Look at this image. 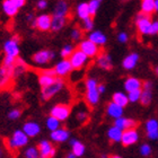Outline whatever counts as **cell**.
<instances>
[{
    "label": "cell",
    "mask_w": 158,
    "mask_h": 158,
    "mask_svg": "<svg viewBox=\"0 0 158 158\" xmlns=\"http://www.w3.org/2000/svg\"><path fill=\"white\" fill-rule=\"evenodd\" d=\"M88 60V56H85L80 50H75L73 54L70 56V64L73 67V69H80L85 66L86 62Z\"/></svg>",
    "instance_id": "10"
},
{
    "label": "cell",
    "mask_w": 158,
    "mask_h": 158,
    "mask_svg": "<svg viewBox=\"0 0 158 158\" xmlns=\"http://www.w3.org/2000/svg\"><path fill=\"white\" fill-rule=\"evenodd\" d=\"M139 140V133L135 129H129L122 133L121 142L124 146H131Z\"/></svg>",
    "instance_id": "13"
},
{
    "label": "cell",
    "mask_w": 158,
    "mask_h": 158,
    "mask_svg": "<svg viewBox=\"0 0 158 158\" xmlns=\"http://www.w3.org/2000/svg\"><path fill=\"white\" fill-rule=\"evenodd\" d=\"M140 97H141V89H139V90H135V92H131L128 94V99H129V103H135L140 101Z\"/></svg>",
    "instance_id": "38"
},
{
    "label": "cell",
    "mask_w": 158,
    "mask_h": 158,
    "mask_svg": "<svg viewBox=\"0 0 158 158\" xmlns=\"http://www.w3.org/2000/svg\"><path fill=\"white\" fill-rule=\"evenodd\" d=\"M54 69V73H56V76H59L60 78L63 76H66L68 73H71V70H73V67L70 64V61L67 59H63L61 61L56 63V67L53 68Z\"/></svg>",
    "instance_id": "15"
},
{
    "label": "cell",
    "mask_w": 158,
    "mask_h": 158,
    "mask_svg": "<svg viewBox=\"0 0 158 158\" xmlns=\"http://www.w3.org/2000/svg\"><path fill=\"white\" fill-rule=\"evenodd\" d=\"M118 42H120V43H125V42H128L129 35H128L127 33H125V32H121V33H118Z\"/></svg>",
    "instance_id": "44"
},
{
    "label": "cell",
    "mask_w": 158,
    "mask_h": 158,
    "mask_svg": "<svg viewBox=\"0 0 158 158\" xmlns=\"http://www.w3.org/2000/svg\"><path fill=\"white\" fill-rule=\"evenodd\" d=\"M140 154H141L142 156H149L150 154H152V147L149 145H147V143H145V145H142L141 147H140Z\"/></svg>",
    "instance_id": "43"
},
{
    "label": "cell",
    "mask_w": 158,
    "mask_h": 158,
    "mask_svg": "<svg viewBox=\"0 0 158 158\" xmlns=\"http://www.w3.org/2000/svg\"><path fill=\"white\" fill-rule=\"evenodd\" d=\"M63 86H64L63 79L60 78V77H56V81L53 82L52 85H50L49 87H46V88H42V98L44 99V101L50 99L51 97H53V96L56 95V94L61 92V89L63 88Z\"/></svg>",
    "instance_id": "5"
},
{
    "label": "cell",
    "mask_w": 158,
    "mask_h": 158,
    "mask_svg": "<svg viewBox=\"0 0 158 158\" xmlns=\"http://www.w3.org/2000/svg\"><path fill=\"white\" fill-rule=\"evenodd\" d=\"M56 77H48V76H43V75H40L39 77V82L42 88H46L49 87L50 85H52L53 82L56 81Z\"/></svg>",
    "instance_id": "33"
},
{
    "label": "cell",
    "mask_w": 158,
    "mask_h": 158,
    "mask_svg": "<svg viewBox=\"0 0 158 158\" xmlns=\"http://www.w3.org/2000/svg\"><path fill=\"white\" fill-rule=\"evenodd\" d=\"M66 158H77V157H76V156H75V155H73V154H69V155L67 156Z\"/></svg>",
    "instance_id": "53"
},
{
    "label": "cell",
    "mask_w": 158,
    "mask_h": 158,
    "mask_svg": "<svg viewBox=\"0 0 158 158\" xmlns=\"http://www.w3.org/2000/svg\"><path fill=\"white\" fill-rule=\"evenodd\" d=\"M152 99V89H143L141 92L140 102L142 105H148Z\"/></svg>",
    "instance_id": "31"
},
{
    "label": "cell",
    "mask_w": 158,
    "mask_h": 158,
    "mask_svg": "<svg viewBox=\"0 0 158 158\" xmlns=\"http://www.w3.org/2000/svg\"><path fill=\"white\" fill-rule=\"evenodd\" d=\"M88 116H89V113L86 109L78 110L76 113V120L79 122V123H84V122H86L87 120H88Z\"/></svg>",
    "instance_id": "35"
},
{
    "label": "cell",
    "mask_w": 158,
    "mask_h": 158,
    "mask_svg": "<svg viewBox=\"0 0 158 158\" xmlns=\"http://www.w3.org/2000/svg\"><path fill=\"white\" fill-rule=\"evenodd\" d=\"M102 158H107V156H106V155H102Z\"/></svg>",
    "instance_id": "55"
},
{
    "label": "cell",
    "mask_w": 158,
    "mask_h": 158,
    "mask_svg": "<svg viewBox=\"0 0 158 158\" xmlns=\"http://www.w3.org/2000/svg\"><path fill=\"white\" fill-rule=\"evenodd\" d=\"M35 18H36V17H34V15L32 13L27 14L26 15V20L28 22V23H31V25H32L33 27L35 26Z\"/></svg>",
    "instance_id": "48"
},
{
    "label": "cell",
    "mask_w": 158,
    "mask_h": 158,
    "mask_svg": "<svg viewBox=\"0 0 158 158\" xmlns=\"http://www.w3.org/2000/svg\"><path fill=\"white\" fill-rule=\"evenodd\" d=\"M27 143H28V137L24 133L23 130H16V131H14L11 137L7 141L8 148L11 149V150L23 148Z\"/></svg>",
    "instance_id": "2"
},
{
    "label": "cell",
    "mask_w": 158,
    "mask_h": 158,
    "mask_svg": "<svg viewBox=\"0 0 158 158\" xmlns=\"http://www.w3.org/2000/svg\"><path fill=\"white\" fill-rule=\"evenodd\" d=\"M156 73H157V76H158V67L156 68Z\"/></svg>",
    "instance_id": "56"
},
{
    "label": "cell",
    "mask_w": 158,
    "mask_h": 158,
    "mask_svg": "<svg viewBox=\"0 0 158 158\" xmlns=\"http://www.w3.org/2000/svg\"><path fill=\"white\" fill-rule=\"evenodd\" d=\"M24 155H25V158H39L40 157L37 147H33V146H32V147H28V148L25 150Z\"/></svg>",
    "instance_id": "37"
},
{
    "label": "cell",
    "mask_w": 158,
    "mask_h": 158,
    "mask_svg": "<svg viewBox=\"0 0 158 158\" xmlns=\"http://www.w3.org/2000/svg\"><path fill=\"white\" fill-rule=\"evenodd\" d=\"M88 40L90 42H93L94 44H96L97 46H102L105 45L106 42H107V37H106L105 34H103L101 31H94V32H90L88 35Z\"/></svg>",
    "instance_id": "17"
},
{
    "label": "cell",
    "mask_w": 158,
    "mask_h": 158,
    "mask_svg": "<svg viewBox=\"0 0 158 158\" xmlns=\"http://www.w3.org/2000/svg\"><path fill=\"white\" fill-rule=\"evenodd\" d=\"M22 130L28 138H34L41 132V125L35 121H27L24 123Z\"/></svg>",
    "instance_id": "12"
},
{
    "label": "cell",
    "mask_w": 158,
    "mask_h": 158,
    "mask_svg": "<svg viewBox=\"0 0 158 158\" xmlns=\"http://www.w3.org/2000/svg\"><path fill=\"white\" fill-rule=\"evenodd\" d=\"M122 133H123V132H122L120 129L115 128L114 125L111 127V128L109 129V131H107V135H109V138L111 139L112 141H115V142L121 141Z\"/></svg>",
    "instance_id": "28"
},
{
    "label": "cell",
    "mask_w": 158,
    "mask_h": 158,
    "mask_svg": "<svg viewBox=\"0 0 158 158\" xmlns=\"http://www.w3.org/2000/svg\"><path fill=\"white\" fill-rule=\"evenodd\" d=\"M51 139H52L53 141L56 142H64L67 141L70 137V133L69 131L64 128H59L58 130L56 131L51 132V135H50Z\"/></svg>",
    "instance_id": "18"
},
{
    "label": "cell",
    "mask_w": 158,
    "mask_h": 158,
    "mask_svg": "<svg viewBox=\"0 0 158 158\" xmlns=\"http://www.w3.org/2000/svg\"><path fill=\"white\" fill-rule=\"evenodd\" d=\"M77 15L80 19H86V18H88L90 17L89 15V9H88V2H80L78 3V6H77Z\"/></svg>",
    "instance_id": "27"
},
{
    "label": "cell",
    "mask_w": 158,
    "mask_h": 158,
    "mask_svg": "<svg viewBox=\"0 0 158 158\" xmlns=\"http://www.w3.org/2000/svg\"><path fill=\"white\" fill-rule=\"evenodd\" d=\"M139 61V54L138 53H130L129 56H127L122 62V66L125 70H131L133 69L137 63Z\"/></svg>",
    "instance_id": "20"
},
{
    "label": "cell",
    "mask_w": 158,
    "mask_h": 158,
    "mask_svg": "<svg viewBox=\"0 0 158 158\" xmlns=\"http://www.w3.org/2000/svg\"><path fill=\"white\" fill-rule=\"evenodd\" d=\"M157 33H158V20H155V22L152 23L149 34H157Z\"/></svg>",
    "instance_id": "47"
},
{
    "label": "cell",
    "mask_w": 158,
    "mask_h": 158,
    "mask_svg": "<svg viewBox=\"0 0 158 158\" xmlns=\"http://www.w3.org/2000/svg\"><path fill=\"white\" fill-rule=\"evenodd\" d=\"M146 130H147V133L148 132H155L158 131V121L155 118H150L146 122Z\"/></svg>",
    "instance_id": "36"
},
{
    "label": "cell",
    "mask_w": 158,
    "mask_h": 158,
    "mask_svg": "<svg viewBox=\"0 0 158 158\" xmlns=\"http://www.w3.org/2000/svg\"><path fill=\"white\" fill-rule=\"evenodd\" d=\"M97 63H98L99 68H102V69H106V70L111 69L112 68V59H111V56L106 54V53L98 54L97 56Z\"/></svg>",
    "instance_id": "22"
},
{
    "label": "cell",
    "mask_w": 158,
    "mask_h": 158,
    "mask_svg": "<svg viewBox=\"0 0 158 158\" xmlns=\"http://www.w3.org/2000/svg\"><path fill=\"white\" fill-rule=\"evenodd\" d=\"M46 128L51 130V132L56 131L58 129L60 128V121H58L56 118H53V116L50 115L49 118H46Z\"/></svg>",
    "instance_id": "32"
},
{
    "label": "cell",
    "mask_w": 158,
    "mask_h": 158,
    "mask_svg": "<svg viewBox=\"0 0 158 158\" xmlns=\"http://www.w3.org/2000/svg\"><path fill=\"white\" fill-rule=\"evenodd\" d=\"M71 110L66 104H58L51 109V116L56 118L58 121H66L69 118Z\"/></svg>",
    "instance_id": "7"
},
{
    "label": "cell",
    "mask_w": 158,
    "mask_h": 158,
    "mask_svg": "<svg viewBox=\"0 0 158 158\" xmlns=\"http://www.w3.org/2000/svg\"><path fill=\"white\" fill-rule=\"evenodd\" d=\"M2 156H3V149H2V147L0 146V158H2Z\"/></svg>",
    "instance_id": "51"
},
{
    "label": "cell",
    "mask_w": 158,
    "mask_h": 158,
    "mask_svg": "<svg viewBox=\"0 0 158 158\" xmlns=\"http://www.w3.org/2000/svg\"><path fill=\"white\" fill-rule=\"evenodd\" d=\"M69 13V5L66 1H58L54 7V14L56 16H61V17H67Z\"/></svg>",
    "instance_id": "25"
},
{
    "label": "cell",
    "mask_w": 158,
    "mask_h": 158,
    "mask_svg": "<svg viewBox=\"0 0 158 158\" xmlns=\"http://www.w3.org/2000/svg\"><path fill=\"white\" fill-rule=\"evenodd\" d=\"M36 7H37V9H40V10L45 9L46 7H48V1H46V0H39L36 2Z\"/></svg>",
    "instance_id": "46"
},
{
    "label": "cell",
    "mask_w": 158,
    "mask_h": 158,
    "mask_svg": "<svg viewBox=\"0 0 158 158\" xmlns=\"http://www.w3.org/2000/svg\"><path fill=\"white\" fill-rule=\"evenodd\" d=\"M82 26H84L85 31H92L94 28V20L92 17H88V18L82 20Z\"/></svg>",
    "instance_id": "41"
},
{
    "label": "cell",
    "mask_w": 158,
    "mask_h": 158,
    "mask_svg": "<svg viewBox=\"0 0 158 158\" xmlns=\"http://www.w3.org/2000/svg\"><path fill=\"white\" fill-rule=\"evenodd\" d=\"M37 150H39L40 157L41 158H52L56 155V148L48 140L40 141L39 146H37Z\"/></svg>",
    "instance_id": "11"
},
{
    "label": "cell",
    "mask_w": 158,
    "mask_h": 158,
    "mask_svg": "<svg viewBox=\"0 0 158 158\" xmlns=\"http://www.w3.org/2000/svg\"><path fill=\"white\" fill-rule=\"evenodd\" d=\"M11 76H13V70H8L1 67L0 68V87L6 85Z\"/></svg>",
    "instance_id": "29"
},
{
    "label": "cell",
    "mask_w": 158,
    "mask_h": 158,
    "mask_svg": "<svg viewBox=\"0 0 158 158\" xmlns=\"http://www.w3.org/2000/svg\"><path fill=\"white\" fill-rule=\"evenodd\" d=\"M104 92H105V86L102 85V84H101V85H98V93H99V95H101V94H103Z\"/></svg>",
    "instance_id": "50"
},
{
    "label": "cell",
    "mask_w": 158,
    "mask_h": 158,
    "mask_svg": "<svg viewBox=\"0 0 158 158\" xmlns=\"http://www.w3.org/2000/svg\"><path fill=\"white\" fill-rule=\"evenodd\" d=\"M70 145L73 147V152H71V154H73L76 157H81V156L85 154V149H86L85 146L82 145L79 140H77V139H75V138L70 139Z\"/></svg>",
    "instance_id": "24"
},
{
    "label": "cell",
    "mask_w": 158,
    "mask_h": 158,
    "mask_svg": "<svg viewBox=\"0 0 158 158\" xmlns=\"http://www.w3.org/2000/svg\"><path fill=\"white\" fill-rule=\"evenodd\" d=\"M78 50H80L85 56H87L88 58H94V56H98L99 49L98 46L94 44L93 42H90L89 40H84L79 43Z\"/></svg>",
    "instance_id": "8"
},
{
    "label": "cell",
    "mask_w": 158,
    "mask_h": 158,
    "mask_svg": "<svg viewBox=\"0 0 158 158\" xmlns=\"http://www.w3.org/2000/svg\"><path fill=\"white\" fill-rule=\"evenodd\" d=\"M101 3H102L101 0H92V1H89L88 2V9H89V15H90V16L96 15L99 6H101Z\"/></svg>",
    "instance_id": "34"
},
{
    "label": "cell",
    "mask_w": 158,
    "mask_h": 158,
    "mask_svg": "<svg viewBox=\"0 0 158 158\" xmlns=\"http://www.w3.org/2000/svg\"><path fill=\"white\" fill-rule=\"evenodd\" d=\"M73 51H75V50H73V46L71 45V44H67V45H64L62 49H61L60 54H61L62 58H68V56H70L73 54Z\"/></svg>",
    "instance_id": "39"
},
{
    "label": "cell",
    "mask_w": 158,
    "mask_h": 158,
    "mask_svg": "<svg viewBox=\"0 0 158 158\" xmlns=\"http://www.w3.org/2000/svg\"><path fill=\"white\" fill-rule=\"evenodd\" d=\"M112 102L115 103L116 105L121 106V107H123V109H124L125 106L128 105V103H129L128 95H125L124 93H122V92L114 93L113 98H112Z\"/></svg>",
    "instance_id": "26"
},
{
    "label": "cell",
    "mask_w": 158,
    "mask_h": 158,
    "mask_svg": "<svg viewBox=\"0 0 158 158\" xmlns=\"http://www.w3.org/2000/svg\"><path fill=\"white\" fill-rule=\"evenodd\" d=\"M20 115H22V111L18 109H13V110H10L9 112H8V118L9 120H17V118H19Z\"/></svg>",
    "instance_id": "40"
},
{
    "label": "cell",
    "mask_w": 158,
    "mask_h": 158,
    "mask_svg": "<svg viewBox=\"0 0 158 158\" xmlns=\"http://www.w3.org/2000/svg\"><path fill=\"white\" fill-rule=\"evenodd\" d=\"M25 0H3L2 1V11L8 17L15 16L22 7L25 6Z\"/></svg>",
    "instance_id": "4"
},
{
    "label": "cell",
    "mask_w": 158,
    "mask_h": 158,
    "mask_svg": "<svg viewBox=\"0 0 158 158\" xmlns=\"http://www.w3.org/2000/svg\"><path fill=\"white\" fill-rule=\"evenodd\" d=\"M3 52L6 56L9 58H14L17 59L19 56V39L18 36H13L9 40H7L6 42L3 43Z\"/></svg>",
    "instance_id": "3"
},
{
    "label": "cell",
    "mask_w": 158,
    "mask_h": 158,
    "mask_svg": "<svg viewBox=\"0 0 158 158\" xmlns=\"http://www.w3.org/2000/svg\"><path fill=\"white\" fill-rule=\"evenodd\" d=\"M86 101L89 105H96L99 101V93H98V84L95 79L89 78L86 80Z\"/></svg>",
    "instance_id": "1"
},
{
    "label": "cell",
    "mask_w": 158,
    "mask_h": 158,
    "mask_svg": "<svg viewBox=\"0 0 158 158\" xmlns=\"http://www.w3.org/2000/svg\"><path fill=\"white\" fill-rule=\"evenodd\" d=\"M106 113L109 114V116L116 120V118H120L123 116V107L116 105L115 103L111 102L106 107Z\"/></svg>",
    "instance_id": "19"
},
{
    "label": "cell",
    "mask_w": 158,
    "mask_h": 158,
    "mask_svg": "<svg viewBox=\"0 0 158 158\" xmlns=\"http://www.w3.org/2000/svg\"><path fill=\"white\" fill-rule=\"evenodd\" d=\"M150 26H152V19L149 15L146 14H139L137 17V28L139 33L142 35H148L150 32Z\"/></svg>",
    "instance_id": "9"
},
{
    "label": "cell",
    "mask_w": 158,
    "mask_h": 158,
    "mask_svg": "<svg viewBox=\"0 0 158 158\" xmlns=\"http://www.w3.org/2000/svg\"><path fill=\"white\" fill-rule=\"evenodd\" d=\"M41 75L43 76H48V77H56V73H54V69H44L41 71Z\"/></svg>",
    "instance_id": "45"
},
{
    "label": "cell",
    "mask_w": 158,
    "mask_h": 158,
    "mask_svg": "<svg viewBox=\"0 0 158 158\" xmlns=\"http://www.w3.org/2000/svg\"><path fill=\"white\" fill-rule=\"evenodd\" d=\"M110 158H121V157H120V156H115V155H114V156H111Z\"/></svg>",
    "instance_id": "54"
},
{
    "label": "cell",
    "mask_w": 158,
    "mask_h": 158,
    "mask_svg": "<svg viewBox=\"0 0 158 158\" xmlns=\"http://www.w3.org/2000/svg\"><path fill=\"white\" fill-rule=\"evenodd\" d=\"M81 30L80 28H78V27H75V28H73V31H71V34H70V36H71V39H73V41H75V42H77V41H79V40L81 39Z\"/></svg>",
    "instance_id": "42"
},
{
    "label": "cell",
    "mask_w": 158,
    "mask_h": 158,
    "mask_svg": "<svg viewBox=\"0 0 158 158\" xmlns=\"http://www.w3.org/2000/svg\"><path fill=\"white\" fill-rule=\"evenodd\" d=\"M155 10L158 11V0H155Z\"/></svg>",
    "instance_id": "52"
},
{
    "label": "cell",
    "mask_w": 158,
    "mask_h": 158,
    "mask_svg": "<svg viewBox=\"0 0 158 158\" xmlns=\"http://www.w3.org/2000/svg\"><path fill=\"white\" fill-rule=\"evenodd\" d=\"M51 20H52V17L48 15V14H42L35 18V26L36 28H39L40 31L42 32H45V31L51 30Z\"/></svg>",
    "instance_id": "14"
},
{
    "label": "cell",
    "mask_w": 158,
    "mask_h": 158,
    "mask_svg": "<svg viewBox=\"0 0 158 158\" xmlns=\"http://www.w3.org/2000/svg\"><path fill=\"white\" fill-rule=\"evenodd\" d=\"M142 14L150 15L155 10V0H143L141 2Z\"/></svg>",
    "instance_id": "30"
},
{
    "label": "cell",
    "mask_w": 158,
    "mask_h": 158,
    "mask_svg": "<svg viewBox=\"0 0 158 158\" xmlns=\"http://www.w3.org/2000/svg\"><path fill=\"white\" fill-rule=\"evenodd\" d=\"M141 86H142V82L138 78H135V77H129L124 81V89L128 93L139 90V89L141 88Z\"/></svg>",
    "instance_id": "21"
},
{
    "label": "cell",
    "mask_w": 158,
    "mask_h": 158,
    "mask_svg": "<svg viewBox=\"0 0 158 158\" xmlns=\"http://www.w3.org/2000/svg\"><path fill=\"white\" fill-rule=\"evenodd\" d=\"M56 58V53L50 50H41L39 52H36L32 56V61L37 66H43L49 63L51 60Z\"/></svg>",
    "instance_id": "6"
},
{
    "label": "cell",
    "mask_w": 158,
    "mask_h": 158,
    "mask_svg": "<svg viewBox=\"0 0 158 158\" xmlns=\"http://www.w3.org/2000/svg\"><path fill=\"white\" fill-rule=\"evenodd\" d=\"M67 23V17H61V16H56L53 15L52 20H51V30L53 32H58L61 28L64 27Z\"/></svg>",
    "instance_id": "23"
},
{
    "label": "cell",
    "mask_w": 158,
    "mask_h": 158,
    "mask_svg": "<svg viewBox=\"0 0 158 158\" xmlns=\"http://www.w3.org/2000/svg\"><path fill=\"white\" fill-rule=\"evenodd\" d=\"M147 135H148L149 139H152V140H156V139H158V131L148 132V133H147Z\"/></svg>",
    "instance_id": "49"
},
{
    "label": "cell",
    "mask_w": 158,
    "mask_h": 158,
    "mask_svg": "<svg viewBox=\"0 0 158 158\" xmlns=\"http://www.w3.org/2000/svg\"><path fill=\"white\" fill-rule=\"evenodd\" d=\"M135 125H137V122L135 120L123 118V116L120 118H116L114 121V127L120 129L122 132L125 131V130H129V129H135Z\"/></svg>",
    "instance_id": "16"
},
{
    "label": "cell",
    "mask_w": 158,
    "mask_h": 158,
    "mask_svg": "<svg viewBox=\"0 0 158 158\" xmlns=\"http://www.w3.org/2000/svg\"><path fill=\"white\" fill-rule=\"evenodd\" d=\"M39 158H41V157H39Z\"/></svg>",
    "instance_id": "57"
}]
</instances>
